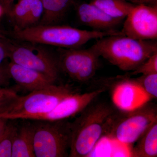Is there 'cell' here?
I'll list each match as a JSON object with an SVG mask.
<instances>
[{
    "label": "cell",
    "instance_id": "cell-4",
    "mask_svg": "<svg viewBox=\"0 0 157 157\" xmlns=\"http://www.w3.org/2000/svg\"><path fill=\"white\" fill-rule=\"evenodd\" d=\"M156 121L157 105L149 101L132 110L115 109L104 135L123 144H133Z\"/></svg>",
    "mask_w": 157,
    "mask_h": 157
},
{
    "label": "cell",
    "instance_id": "cell-17",
    "mask_svg": "<svg viewBox=\"0 0 157 157\" xmlns=\"http://www.w3.org/2000/svg\"><path fill=\"white\" fill-rule=\"evenodd\" d=\"M93 5L114 19L122 21L135 5L123 0H90Z\"/></svg>",
    "mask_w": 157,
    "mask_h": 157
},
{
    "label": "cell",
    "instance_id": "cell-28",
    "mask_svg": "<svg viewBox=\"0 0 157 157\" xmlns=\"http://www.w3.org/2000/svg\"><path fill=\"white\" fill-rule=\"evenodd\" d=\"M4 12V9H3L2 7V6H1V4H0V17H1V15Z\"/></svg>",
    "mask_w": 157,
    "mask_h": 157
},
{
    "label": "cell",
    "instance_id": "cell-10",
    "mask_svg": "<svg viewBox=\"0 0 157 157\" xmlns=\"http://www.w3.org/2000/svg\"><path fill=\"white\" fill-rule=\"evenodd\" d=\"M105 90L106 88L102 87L87 93H74L62 100L50 111L30 117L27 120L54 121L68 119L80 113Z\"/></svg>",
    "mask_w": 157,
    "mask_h": 157
},
{
    "label": "cell",
    "instance_id": "cell-21",
    "mask_svg": "<svg viewBox=\"0 0 157 157\" xmlns=\"http://www.w3.org/2000/svg\"><path fill=\"white\" fill-rule=\"evenodd\" d=\"M153 73H157V52L148 58L137 69L129 73L128 75H148Z\"/></svg>",
    "mask_w": 157,
    "mask_h": 157
},
{
    "label": "cell",
    "instance_id": "cell-9",
    "mask_svg": "<svg viewBox=\"0 0 157 157\" xmlns=\"http://www.w3.org/2000/svg\"><path fill=\"white\" fill-rule=\"evenodd\" d=\"M121 32L138 40H156L157 6L135 5L124 19Z\"/></svg>",
    "mask_w": 157,
    "mask_h": 157
},
{
    "label": "cell",
    "instance_id": "cell-25",
    "mask_svg": "<svg viewBox=\"0 0 157 157\" xmlns=\"http://www.w3.org/2000/svg\"><path fill=\"white\" fill-rule=\"evenodd\" d=\"M14 0H0V4L4 9V13L11 17V11L13 9Z\"/></svg>",
    "mask_w": 157,
    "mask_h": 157
},
{
    "label": "cell",
    "instance_id": "cell-24",
    "mask_svg": "<svg viewBox=\"0 0 157 157\" xmlns=\"http://www.w3.org/2000/svg\"><path fill=\"white\" fill-rule=\"evenodd\" d=\"M7 65L3 64L0 65V87H5L11 78L8 72Z\"/></svg>",
    "mask_w": 157,
    "mask_h": 157
},
{
    "label": "cell",
    "instance_id": "cell-16",
    "mask_svg": "<svg viewBox=\"0 0 157 157\" xmlns=\"http://www.w3.org/2000/svg\"><path fill=\"white\" fill-rule=\"evenodd\" d=\"M43 14L39 24L55 25L67 13L73 0H41Z\"/></svg>",
    "mask_w": 157,
    "mask_h": 157
},
{
    "label": "cell",
    "instance_id": "cell-18",
    "mask_svg": "<svg viewBox=\"0 0 157 157\" xmlns=\"http://www.w3.org/2000/svg\"><path fill=\"white\" fill-rule=\"evenodd\" d=\"M17 128L15 119H9L0 134V157H12L13 142Z\"/></svg>",
    "mask_w": 157,
    "mask_h": 157
},
{
    "label": "cell",
    "instance_id": "cell-7",
    "mask_svg": "<svg viewBox=\"0 0 157 157\" xmlns=\"http://www.w3.org/2000/svg\"><path fill=\"white\" fill-rule=\"evenodd\" d=\"M8 46L11 62L57 80L60 70L58 59L48 51L36 45L13 44L9 40Z\"/></svg>",
    "mask_w": 157,
    "mask_h": 157
},
{
    "label": "cell",
    "instance_id": "cell-1",
    "mask_svg": "<svg viewBox=\"0 0 157 157\" xmlns=\"http://www.w3.org/2000/svg\"><path fill=\"white\" fill-rule=\"evenodd\" d=\"M105 102L93 101L71 122L69 157H87L104 135L107 124L115 110Z\"/></svg>",
    "mask_w": 157,
    "mask_h": 157
},
{
    "label": "cell",
    "instance_id": "cell-14",
    "mask_svg": "<svg viewBox=\"0 0 157 157\" xmlns=\"http://www.w3.org/2000/svg\"><path fill=\"white\" fill-rule=\"evenodd\" d=\"M33 123L18 125L12 147V157H35Z\"/></svg>",
    "mask_w": 157,
    "mask_h": 157
},
{
    "label": "cell",
    "instance_id": "cell-27",
    "mask_svg": "<svg viewBox=\"0 0 157 157\" xmlns=\"http://www.w3.org/2000/svg\"><path fill=\"white\" fill-rule=\"evenodd\" d=\"M8 121H9L8 119L0 117V134L4 128H5V126H6Z\"/></svg>",
    "mask_w": 157,
    "mask_h": 157
},
{
    "label": "cell",
    "instance_id": "cell-22",
    "mask_svg": "<svg viewBox=\"0 0 157 157\" xmlns=\"http://www.w3.org/2000/svg\"><path fill=\"white\" fill-rule=\"evenodd\" d=\"M19 95L12 89L0 87V113H4Z\"/></svg>",
    "mask_w": 157,
    "mask_h": 157
},
{
    "label": "cell",
    "instance_id": "cell-13",
    "mask_svg": "<svg viewBox=\"0 0 157 157\" xmlns=\"http://www.w3.org/2000/svg\"><path fill=\"white\" fill-rule=\"evenodd\" d=\"M10 76L20 87L32 92L55 84L52 78L42 73L10 62L7 65Z\"/></svg>",
    "mask_w": 157,
    "mask_h": 157
},
{
    "label": "cell",
    "instance_id": "cell-8",
    "mask_svg": "<svg viewBox=\"0 0 157 157\" xmlns=\"http://www.w3.org/2000/svg\"><path fill=\"white\" fill-rule=\"evenodd\" d=\"M100 57L91 47L88 49L67 48L61 52L58 59L60 69L71 79L86 83L95 75Z\"/></svg>",
    "mask_w": 157,
    "mask_h": 157
},
{
    "label": "cell",
    "instance_id": "cell-20",
    "mask_svg": "<svg viewBox=\"0 0 157 157\" xmlns=\"http://www.w3.org/2000/svg\"><path fill=\"white\" fill-rule=\"evenodd\" d=\"M135 79L149 97L157 99V73L142 75Z\"/></svg>",
    "mask_w": 157,
    "mask_h": 157
},
{
    "label": "cell",
    "instance_id": "cell-29",
    "mask_svg": "<svg viewBox=\"0 0 157 157\" xmlns=\"http://www.w3.org/2000/svg\"><path fill=\"white\" fill-rule=\"evenodd\" d=\"M0 117H1V116H0Z\"/></svg>",
    "mask_w": 157,
    "mask_h": 157
},
{
    "label": "cell",
    "instance_id": "cell-11",
    "mask_svg": "<svg viewBox=\"0 0 157 157\" xmlns=\"http://www.w3.org/2000/svg\"><path fill=\"white\" fill-rule=\"evenodd\" d=\"M112 99L118 109L132 110L149 102L152 98L144 92L135 78L127 74L114 78Z\"/></svg>",
    "mask_w": 157,
    "mask_h": 157
},
{
    "label": "cell",
    "instance_id": "cell-26",
    "mask_svg": "<svg viewBox=\"0 0 157 157\" xmlns=\"http://www.w3.org/2000/svg\"><path fill=\"white\" fill-rule=\"evenodd\" d=\"M134 5H148V6H157V0H123Z\"/></svg>",
    "mask_w": 157,
    "mask_h": 157
},
{
    "label": "cell",
    "instance_id": "cell-12",
    "mask_svg": "<svg viewBox=\"0 0 157 157\" xmlns=\"http://www.w3.org/2000/svg\"><path fill=\"white\" fill-rule=\"evenodd\" d=\"M77 16L82 23L93 30L108 31L116 28L122 22L113 18L91 3L83 2L76 7Z\"/></svg>",
    "mask_w": 157,
    "mask_h": 157
},
{
    "label": "cell",
    "instance_id": "cell-2",
    "mask_svg": "<svg viewBox=\"0 0 157 157\" xmlns=\"http://www.w3.org/2000/svg\"><path fill=\"white\" fill-rule=\"evenodd\" d=\"M11 34L12 36L20 41L66 48H78L93 39L123 35L121 31L117 29L89 31L55 24H39L22 29L15 27Z\"/></svg>",
    "mask_w": 157,
    "mask_h": 157
},
{
    "label": "cell",
    "instance_id": "cell-15",
    "mask_svg": "<svg viewBox=\"0 0 157 157\" xmlns=\"http://www.w3.org/2000/svg\"><path fill=\"white\" fill-rule=\"evenodd\" d=\"M132 149L135 157L157 156V121L152 124L138 138Z\"/></svg>",
    "mask_w": 157,
    "mask_h": 157
},
{
    "label": "cell",
    "instance_id": "cell-23",
    "mask_svg": "<svg viewBox=\"0 0 157 157\" xmlns=\"http://www.w3.org/2000/svg\"><path fill=\"white\" fill-rule=\"evenodd\" d=\"M9 52L8 46V39L0 35V65L3 62L9 58Z\"/></svg>",
    "mask_w": 157,
    "mask_h": 157
},
{
    "label": "cell",
    "instance_id": "cell-3",
    "mask_svg": "<svg viewBox=\"0 0 157 157\" xmlns=\"http://www.w3.org/2000/svg\"><path fill=\"white\" fill-rule=\"evenodd\" d=\"M91 47L99 56L126 72L136 70L157 52L155 40H138L125 35L103 37Z\"/></svg>",
    "mask_w": 157,
    "mask_h": 157
},
{
    "label": "cell",
    "instance_id": "cell-19",
    "mask_svg": "<svg viewBox=\"0 0 157 157\" xmlns=\"http://www.w3.org/2000/svg\"><path fill=\"white\" fill-rule=\"evenodd\" d=\"M32 3L33 0H19L13 6L11 17L16 23L15 27L21 29L27 27Z\"/></svg>",
    "mask_w": 157,
    "mask_h": 157
},
{
    "label": "cell",
    "instance_id": "cell-5",
    "mask_svg": "<svg viewBox=\"0 0 157 157\" xmlns=\"http://www.w3.org/2000/svg\"><path fill=\"white\" fill-rule=\"evenodd\" d=\"M76 92L77 90L71 85H50L18 96L2 114L8 119L26 120L50 111L64 98Z\"/></svg>",
    "mask_w": 157,
    "mask_h": 157
},
{
    "label": "cell",
    "instance_id": "cell-6",
    "mask_svg": "<svg viewBox=\"0 0 157 157\" xmlns=\"http://www.w3.org/2000/svg\"><path fill=\"white\" fill-rule=\"evenodd\" d=\"M34 150L36 157H69L71 146V122L33 120Z\"/></svg>",
    "mask_w": 157,
    "mask_h": 157
}]
</instances>
